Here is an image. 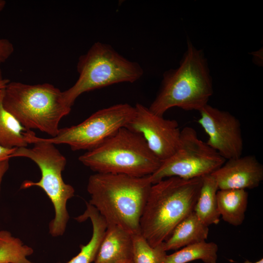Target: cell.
<instances>
[{
  "instance_id": "6da1fadb",
  "label": "cell",
  "mask_w": 263,
  "mask_h": 263,
  "mask_svg": "<svg viewBox=\"0 0 263 263\" xmlns=\"http://www.w3.org/2000/svg\"><path fill=\"white\" fill-rule=\"evenodd\" d=\"M152 185L150 175L95 173L88 182V203L107 224L120 226L132 234L141 232L140 220Z\"/></svg>"
},
{
  "instance_id": "7a4b0ae2",
  "label": "cell",
  "mask_w": 263,
  "mask_h": 263,
  "mask_svg": "<svg viewBox=\"0 0 263 263\" xmlns=\"http://www.w3.org/2000/svg\"><path fill=\"white\" fill-rule=\"evenodd\" d=\"M202 177H168L152 184L140 220V232L152 247L166 241L193 212Z\"/></svg>"
},
{
  "instance_id": "3957f363",
  "label": "cell",
  "mask_w": 263,
  "mask_h": 263,
  "mask_svg": "<svg viewBox=\"0 0 263 263\" xmlns=\"http://www.w3.org/2000/svg\"><path fill=\"white\" fill-rule=\"evenodd\" d=\"M213 93L204 53L188 40L179 66L165 73L160 90L149 109L161 116L173 107L199 111L207 104Z\"/></svg>"
},
{
  "instance_id": "277c9868",
  "label": "cell",
  "mask_w": 263,
  "mask_h": 263,
  "mask_svg": "<svg viewBox=\"0 0 263 263\" xmlns=\"http://www.w3.org/2000/svg\"><path fill=\"white\" fill-rule=\"evenodd\" d=\"M28 144L32 148H16L10 158L22 157L32 160L38 167L41 172L38 182L24 181L21 189L38 187L45 192L55 209V216L49 225V233L54 237L62 235L66 230L69 215L67 209V201L74 196L75 189L63 180L62 172L67 161L55 145L43 141L31 130L25 133Z\"/></svg>"
},
{
  "instance_id": "5b68a950",
  "label": "cell",
  "mask_w": 263,
  "mask_h": 263,
  "mask_svg": "<svg viewBox=\"0 0 263 263\" xmlns=\"http://www.w3.org/2000/svg\"><path fill=\"white\" fill-rule=\"evenodd\" d=\"M4 108L27 130L38 129L52 137L58 133L61 119L71 112L62 92L53 85L10 81L3 89Z\"/></svg>"
},
{
  "instance_id": "8992f818",
  "label": "cell",
  "mask_w": 263,
  "mask_h": 263,
  "mask_svg": "<svg viewBox=\"0 0 263 263\" xmlns=\"http://www.w3.org/2000/svg\"><path fill=\"white\" fill-rule=\"evenodd\" d=\"M79 161L96 173L134 177L150 175L161 162L149 148L142 136L123 127Z\"/></svg>"
},
{
  "instance_id": "52a82bcc",
  "label": "cell",
  "mask_w": 263,
  "mask_h": 263,
  "mask_svg": "<svg viewBox=\"0 0 263 263\" xmlns=\"http://www.w3.org/2000/svg\"><path fill=\"white\" fill-rule=\"evenodd\" d=\"M76 68L79 74L77 81L62 92L63 101L70 107L84 93L118 83H133L143 74L138 63L128 60L110 45L100 42L94 43L80 56Z\"/></svg>"
},
{
  "instance_id": "ba28073f",
  "label": "cell",
  "mask_w": 263,
  "mask_h": 263,
  "mask_svg": "<svg viewBox=\"0 0 263 263\" xmlns=\"http://www.w3.org/2000/svg\"><path fill=\"white\" fill-rule=\"evenodd\" d=\"M226 161L206 142L200 139L190 127L181 131L180 143L175 152L161 162L150 175L152 184L171 177L191 179L211 174Z\"/></svg>"
},
{
  "instance_id": "9c48e42d",
  "label": "cell",
  "mask_w": 263,
  "mask_h": 263,
  "mask_svg": "<svg viewBox=\"0 0 263 263\" xmlns=\"http://www.w3.org/2000/svg\"><path fill=\"white\" fill-rule=\"evenodd\" d=\"M134 113V107L128 103L114 105L96 111L76 125L60 128L54 137L41 139L55 145H68L74 151H89L125 127Z\"/></svg>"
},
{
  "instance_id": "30bf717a",
  "label": "cell",
  "mask_w": 263,
  "mask_h": 263,
  "mask_svg": "<svg viewBox=\"0 0 263 263\" xmlns=\"http://www.w3.org/2000/svg\"><path fill=\"white\" fill-rule=\"evenodd\" d=\"M134 108V114L125 128L141 134L161 162L167 160L179 145L181 130L178 122L155 114L140 103H137Z\"/></svg>"
},
{
  "instance_id": "8fae6325",
  "label": "cell",
  "mask_w": 263,
  "mask_h": 263,
  "mask_svg": "<svg viewBox=\"0 0 263 263\" xmlns=\"http://www.w3.org/2000/svg\"><path fill=\"white\" fill-rule=\"evenodd\" d=\"M199 112L198 122L208 135L207 144L225 160L242 156L244 142L239 119L208 104Z\"/></svg>"
},
{
  "instance_id": "7c38bea8",
  "label": "cell",
  "mask_w": 263,
  "mask_h": 263,
  "mask_svg": "<svg viewBox=\"0 0 263 263\" xmlns=\"http://www.w3.org/2000/svg\"><path fill=\"white\" fill-rule=\"evenodd\" d=\"M211 175L219 189H252L263 180V166L252 155L226 160Z\"/></svg>"
},
{
  "instance_id": "4fadbf2b",
  "label": "cell",
  "mask_w": 263,
  "mask_h": 263,
  "mask_svg": "<svg viewBox=\"0 0 263 263\" xmlns=\"http://www.w3.org/2000/svg\"><path fill=\"white\" fill-rule=\"evenodd\" d=\"M132 234L122 227L107 224L94 263H118L132 260Z\"/></svg>"
},
{
  "instance_id": "5bb4252c",
  "label": "cell",
  "mask_w": 263,
  "mask_h": 263,
  "mask_svg": "<svg viewBox=\"0 0 263 263\" xmlns=\"http://www.w3.org/2000/svg\"><path fill=\"white\" fill-rule=\"evenodd\" d=\"M208 226L203 223L193 212L184 218L163 243L166 251L177 250L187 245L206 241Z\"/></svg>"
},
{
  "instance_id": "9a60e30c",
  "label": "cell",
  "mask_w": 263,
  "mask_h": 263,
  "mask_svg": "<svg viewBox=\"0 0 263 263\" xmlns=\"http://www.w3.org/2000/svg\"><path fill=\"white\" fill-rule=\"evenodd\" d=\"M246 189H219L217 192L218 210L225 222L239 226L243 223L248 203Z\"/></svg>"
},
{
  "instance_id": "2e32d148",
  "label": "cell",
  "mask_w": 263,
  "mask_h": 263,
  "mask_svg": "<svg viewBox=\"0 0 263 263\" xmlns=\"http://www.w3.org/2000/svg\"><path fill=\"white\" fill-rule=\"evenodd\" d=\"M81 218L83 221L90 219L93 226L92 236L86 244L80 245V252L67 263H91L94 262L106 229V221L92 205L86 206Z\"/></svg>"
},
{
  "instance_id": "e0dca14e",
  "label": "cell",
  "mask_w": 263,
  "mask_h": 263,
  "mask_svg": "<svg viewBox=\"0 0 263 263\" xmlns=\"http://www.w3.org/2000/svg\"><path fill=\"white\" fill-rule=\"evenodd\" d=\"M218 190L216 181L211 174L202 177L201 188L193 211L199 219L208 226L217 225L220 222L217 201Z\"/></svg>"
},
{
  "instance_id": "ac0fdd59",
  "label": "cell",
  "mask_w": 263,
  "mask_h": 263,
  "mask_svg": "<svg viewBox=\"0 0 263 263\" xmlns=\"http://www.w3.org/2000/svg\"><path fill=\"white\" fill-rule=\"evenodd\" d=\"M3 89L0 91V145L10 149L26 147L28 144L25 132L28 130L4 108L2 103Z\"/></svg>"
},
{
  "instance_id": "d6986e66",
  "label": "cell",
  "mask_w": 263,
  "mask_h": 263,
  "mask_svg": "<svg viewBox=\"0 0 263 263\" xmlns=\"http://www.w3.org/2000/svg\"><path fill=\"white\" fill-rule=\"evenodd\" d=\"M218 251L216 243L202 241L187 245L167 255L164 263H188L198 260L204 263H216Z\"/></svg>"
},
{
  "instance_id": "ffe728a7",
  "label": "cell",
  "mask_w": 263,
  "mask_h": 263,
  "mask_svg": "<svg viewBox=\"0 0 263 263\" xmlns=\"http://www.w3.org/2000/svg\"><path fill=\"white\" fill-rule=\"evenodd\" d=\"M34 249L22 241L12 235L7 230H0V263H36L27 257Z\"/></svg>"
},
{
  "instance_id": "44dd1931",
  "label": "cell",
  "mask_w": 263,
  "mask_h": 263,
  "mask_svg": "<svg viewBox=\"0 0 263 263\" xmlns=\"http://www.w3.org/2000/svg\"><path fill=\"white\" fill-rule=\"evenodd\" d=\"M133 263H164L167 255L163 243L152 247L141 232L132 234Z\"/></svg>"
},
{
  "instance_id": "7402d4cb",
  "label": "cell",
  "mask_w": 263,
  "mask_h": 263,
  "mask_svg": "<svg viewBox=\"0 0 263 263\" xmlns=\"http://www.w3.org/2000/svg\"><path fill=\"white\" fill-rule=\"evenodd\" d=\"M14 50L13 44L9 39L0 38V80L3 78L1 65L12 56Z\"/></svg>"
},
{
  "instance_id": "603a6c76",
  "label": "cell",
  "mask_w": 263,
  "mask_h": 263,
  "mask_svg": "<svg viewBox=\"0 0 263 263\" xmlns=\"http://www.w3.org/2000/svg\"><path fill=\"white\" fill-rule=\"evenodd\" d=\"M15 149L5 148L0 145V162L10 159V156Z\"/></svg>"
},
{
  "instance_id": "cb8c5ba5",
  "label": "cell",
  "mask_w": 263,
  "mask_h": 263,
  "mask_svg": "<svg viewBox=\"0 0 263 263\" xmlns=\"http://www.w3.org/2000/svg\"><path fill=\"white\" fill-rule=\"evenodd\" d=\"M9 160L7 159L0 162V193L3 177L9 168Z\"/></svg>"
},
{
  "instance_id": "d4e9b609",
  "label": "cell",
  "mask_w": 263,
  "mask_h": 263,
  "mask_svg": "<svg viewBox=\"0 0 263 263\" xmlns=\"http://www.w3.org/2000/svg\"><path fill=\"white\" fill-rule=\"evenodd\" d=\"M10 81L8 79L3 78L0 80V91L2 90L6 85Z\"/></svg>"
},
{
  "instance_id": "484cf974",
  "label": "cell",
  "mask_w": 263,
  "mask_h": 263,
  "mask_svg": "<svg viewBox=\"0 0 263 263\" xmlns=\"http://www.w3.org/2000/svg\"><path fill=\"white\" fill-rule=\"evenodd\" d=\"M6 4V1L4 0H0V12H1L4 8Z\"/></svg>"
},
{
  "instance_id": "4316f807",
  "label": "cell",
  "mask_w": 263,
  "mask_h": 263,
  "mask_svg": "<svg viewBox=\"0 0 263 263\" xmlns=\"http://www.w3.org/2000/svg\"><path fill=\"white\" fill-rule=\"evenodd\" d=\"M244 263H263V259H261L260 260L254 263L251 262L248 260H246L244 261Z\"/></svg>"
},
{
  "instance_id": "83f0119b",
  "label": "cell",
  "mask_w": 263,
  "mask_h": 263,
  "mask_svg": "<svg viewBox=\"0 0 263 263\" xmlns=\"http://www.w3.org/2000/svg\"><path fill=\"white\" fill-rule=\"evenodd\" d=\"M118 263H133V262L132 260H129L124 261Z\"/></svg>"
}]
</instances>
